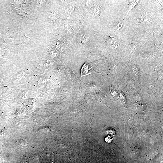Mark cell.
<instances>
[{"mask_svg": "<svg viewBox=\"0 0 163 163\" xmlns=\"http://www.w3.org/2000/svg\"><path fill=\"white\" fill-rule=\"evenodd\" d=\"M94 72H95L92 68L87 62H85L81 70V78Z\"/></svg>", "mask_w": 163, "mask_h": 163, "instance_id": "cell-1", "label": "cell"}, {"mask_svg": "<svg viewBox=\"0 0 163 163\" xmlns=\"http://www.w3.org/2000/svg\"><path fill=\"white\" fill-rule=\"evenodd\" d=\"M151 20L150 18L145 15H142L140 20L141 22L145 24H147L149 23Z\"/></svg>", "mask_w": 163, "mask_h": 163, "instance_id": "cell-2", "label": "cell"}, {"mask_svg": "<svg viewBox=\"0 0 163 163\" xmlns=\"http://www.w3.org/2000/svg\"><path fill=\"white\" fill-rule=\"evenodd\" d=\"M106 133L109 135H112L114 136L116 135L115 131L113 129L111 128H109L106 131Z\"/></svg>", "mask_w": 163, "mask_h": 163, "instance_id": "cell-3", "label": "cell"}, {"mask_svg": "<svg viewBox=\"0 0 163 163\" xmlns=\"http://www.w3.org/2000/svg\"><path fill=\"white\" fill-rule=\"evenodd\" d=\"M132 2H130L129 3V11L130 10L132 9L138 3L139 1H134Z\"/></svg>", "mask_w": 163, "mask_h": 163, "instance_id": "cell-4", "label": "cell"}, {"mask_svg": "<svg viewBox=\"0 0 163 163\" xmlns=\"http://www.w3.org/2000/svg\"><path fill=\"white\" fill-rule=\"evenodd\" d=\"M108 44L111 46L113 47L116 46L117 45V41L116 40H114L113 39H110L108 40Z\"/></svg>", "mask_w": 163, "mask_h": 163, "instance_id": "cell-5", "label": "cell"}, {"mask_svg": "<svg viewBox=\"0 0 163 163\" xmlns=\"http://www.w3.org/2000/svg\"><path fill=\"white\" fill-rule=\"evenodd\" d=\"M113 138L112 137L110 136H108L105 139V142L107 143H110L112 141Z\"/></svg>", "mask_w": 163, "mask_h": 163, "instance_id": "cell-6", "label": "cell"}, {"mask_svg": "<svg viewBox=\"0 0 163 163\" xmlns=\"http://www.w3.org/2000/svg\"><path fill=\"white\" fill-rule=\"evenodd\" d=\"M122 24L120 22H119L116 25L115 27L116 28L117 30H119L120 27H121Z\"/></svg>", "mask_w": 163, "mask_h": 163, "instance_id": "cell-7", "label": "cell"}]
</instances>
